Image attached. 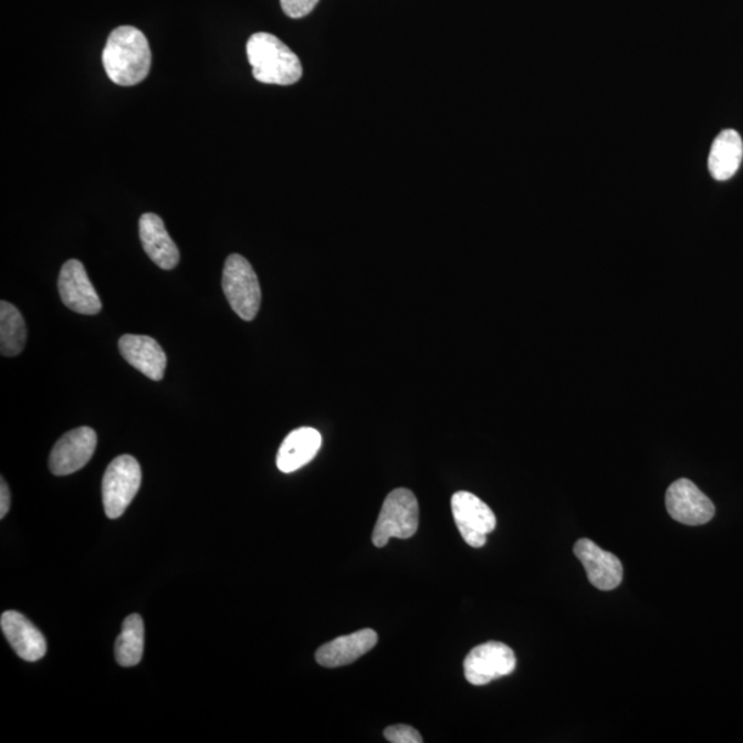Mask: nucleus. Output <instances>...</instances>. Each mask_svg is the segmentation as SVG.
<instances>
[{"label":"nucleus","instance_id":"obj_1","mask_svg":"<svg viewBox=\"0 0 743 743\" xmlns=\"http://www.w3.org/2000/svg\"><path fill=\"white\" fill-rule=\"evenodd\" d=\"M106 75L117 86H135L149 75L151 53L143 31L123 25L111 32L103 52Z\"/></svg>","mask_w":743,"mask_h":743},{"label":"nucleus","instance_id":"obj_2","mask_svg":"<svg viewBox=\"0 0 743 743\" xmlns=\"http://www.w3.org/2000/svg\"><path fill=\"white\" fill-rule=\"evenodd\" d=\"M247 57L253 77L264 84L291 86L303 75L300 57L272 33H253L247 42Z\"/></svg>","mask_w":743,"mask_h":743},{"label":"nucleus","instance_id":"obj_3","mask_svg":"<svg viewBox=\"0 0 743 743\" xmlns=\"http://www.w3.org/2000/svg\"><path fill=\"white\" fill-rule=\"evenodd\" d=\"M419 527L418 499L409 489H396L383 503L376 522L372 542L375 547H386L391 538L407 540L415 536Z\"/></svg>","mask_w":743,"mask_h":743},{"label":"nucleus","instance_id":"obj_4","mask_svg":"<svg viewBox=\"0 0 743 743\" xmlns=\"http://www.w3.org/2000/svg\"><path fill=\"white\" fill-rule=\"evenodd\" d=\"M222 289L233 312L241 320L252 321L261 308L262 291L251 263L239 253L227 259L223 268Z\"/></svg>","mask_w":743,"mask_h":743},{"label":"nucleus","instance_id":"obj_5","mask_svg":"<svg viewBox=\"0 0 743 743\" xmlns=\"http://www.w3.org/2000/svg\"><path fill=\"white\" fill-rule=\"evenodd\" d=\"M143 472L129 454L119 456L106 469L103 480V501L106 516L117 520L137 495Z\"/></svg>","mask_w":743,"mask_h":743},{"label":"nucleus","instance_id":"obj_6","mask_svg":"<svg viewBox=\"0 0 743 743\" xmlns=\"http://www.w3.org/2000/svg\"><path fill=\"white\" fill-rule=\"evenodd\" d=\"M450 504L456 526L464 542L472 548H482L486 544L488 534L498 525L491 506L470 492L454 493Z\"/></svg>","mask_w":743,"mask_h":743},{"label":"nucleus","instance_id":"obj_7","mask_svg":"<svg viewBox=\"0 0 743 743\" xmlns=\"http://www.w3.org/2000/svg\"><path fill=\"white\" fill-rule=\"evenodd\" d=\"M515 668L514 651L500 641H488L474 647L464 660L465 679L472 686H485L509 677Z\"/></svg>","mask_w":743,"mask_h":743},{"label":"nucleus","instance_id":"obj_8","mask_svg":"<svg viewBox=\"0 0 743 743\" xmlns=\"http://www.w3.org/2000/svg\"><path fill=\"white\" fill-rule=\"evenodd\" d=\"M95 448H97V433L90 427H79L66 432L50 453V471L57 477L75 474L92 460Z\"/></svg>","mask_w":743,"mask_h":743},{"label":"nucleus","instance_id":"obj_9","mask_svg":"<svg viewBox=\"0 0 743 743\" xmlns=\"http://www.w3.org/2000/svg\"><path fill=\"white\" fill-rule=\"evenodd\" d=\"M668 514L674 521L687 526H701L712 521L714 504L707 494H703L690 480H679L668 488Z\"/></svg>","mask_w":743,"mask_h":743},{"label":"nucleus","instance_id":"obj_10","mask_svg":"<svg viewBox=\"0 0 743 743\" xmlns=\"http://www.w3.org/2000/svg\"><path fill=\"white\" fill-rule=\"evenodd\" d=\"M62 302L72 312L95 315L103 308L97 291L94 290L83 263L71 259L62 266L59 278Z\"/></svg>","mask_w":743,"mask_h":743},{"label":"nucleus","instance_id":"obj_11","mask_svg":"<svg viewBox=\"0 0 743 743\" xmlns=\"http://www.w3.org/2000/svg\"><path fill=\"white\" fill-rule=\"evenodd\" d=\"M574 555L587 571L589 583L600 590L619 587L624 577L621 561L616 555L601 550L593 540L582 538L574 545Z\"/></svg>","mask_w":743,"mask_h":743},{"label":"nucleus","instance_id":"obj_12","mask_svg":"<svg viewBox=\"0 0 743 743\" xmlns=\"http://www.w3.org/2000/svg\"><path fill=\"white\" fill-rule=\"evenodd\" d=\"M0 628L11 649L24 661L35 662L46 656L48 643L43 634L19 611H6Z\"/></svg>","mask_w":743,"mask_h":743},{"label":"nucleus","instance_id":"obj_13","mask_svg":"<svg viewBox=\"0 0 743 743\" xmlns=\"http://www.w3.org/2000/svg\"><path fill=\"white\" fill-rule=\"evenodd\" d=\"M124 359L150 380L160 381L165 377L167 356L154 337L124 335L119 341Z\"/></svg>","mask_w":743,"mask_h":743},{"label":"nucleus","instance_id":"obj_14","mask_svg":"<svg viewBox=\"0 0 743 743\" xmlns=\"http://www.w3.org/2000/svg\"><path fill=\"white\" fill-rule=\"evenodd\" d=\"M377 640H379V636L374 629H362L352 635L341 636V638L321 646L315 652V660L321 667L325 668L350 666L374 649Z\"/></svg>","mask_w":743,"mask_h":743},{"label":"nucleus","instance_id":"obj_15","mask_svg":"<svg viewBox=\"0 0 743 743\" xmlns=\"http://www.w3.org/2000/svg\"><path fill=\"white\" fill-rule=\"evenodd\" d=\"M139 238L144 251L157 266L172 270L179 263V250L168 234L165 222L156 213H144L139 219Z\"/></svg>","mask_w":743,"mask_h":743},{"label":"nucleus","instance_id":"obj_16","mask_svg":"<svg viewBox=\"0 0 743 743\" xmlns=\"http://www.w3.org/2000/svg\"><path fill=\"white\" fill-rule=\"evenodd\" d=\"M321 444H323V438L312 427H301L292 431L279 449V470L284 474H291L307 465L317 456Z\"/></svg>","mask_w":743,"mask_h":743},{"label":"nucleus","instance_id":"obj_17","mask_svg":"<svg viewBox=\"0 0 743 743\" xmlns=\"http://www.w3.org/2000/svg\"><path fill=\"white\" fill-rule=\"evenodd\" d=\"M743 159V143L735 129H724L713 140L709 155V171L716 181H729L733 178Z\"/></svg>","mask_w":743,"mask_h":743},{"label":"nucleus","instance_id":"obj_18","mask_svg":"<svg viewBox=\"0 0 743 743\" xmlns=\"http://www.w3.org/2000/svg\"><path fill=\"white\" fill-rule=\"evenodd\" d=\"M27 325L20 310L9 302L0 303V352L3 357H15L24 350Z\"/></svg>","mask_w":743,"mask_h":743},{"label":"nucleus","instance_id":"obj_19","mask_svg":"<svg viewBox=\"0 0 743 743\" xmlns=\"http://www.w3.org/2000/svg\"><path fill=\"white\" fill-rule=\"evenodd\" d=\"M145 627L138 615L128 616L123 621L122 632L115 645V657L122 667L138 666L144 656Z\"/></svg>","mask_w":743,"mask_h":743},{"label":"nucleus","instance_id":"obj_20","mask_svg":"<svg viewBox=\"0 0 743 743\" xmlns=\"http://www.w3.org/2000/svg\"><path fill=\"white\" fill-rule=\"evenodd\" d=\"M385 736L388 742L393 743H421L423 739L418 730L410 728V725L398 724L391 725L385 730Z\"/></svg>","mask_w":743,"mask_h":743},{"label":"nucleus","instance_id":"obj_21","mask_svg":"<svg viewBox=\"0 0 743 743\" xmlns=\"http://www.w3.org/2000/svg\"><path fill=\"white\" fill-rule=\"evenodd\" d=\"M281 8L291 19H303L312 13L320 0H280Z\"/></svg>","mask_w":743,"mask_h":743},{"label":"nucleus","instance_id":"obj_22","mask_svg":"<svg viewBox=\"0 0 743 743\" xmlns=\"http://www.w3.org/2000/svg\"><path fill=\"white\" fill-rule=\"evenodd\" d=\"M10 503H11V498H10V491L8 483L4 482L2 478V485H0V517H3L8 515V512L10 510Z\"/></svg>","mask_w":743,"mask_h":743}]
</instances>
